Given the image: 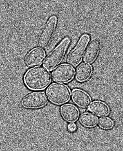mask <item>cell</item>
<instances>
[{"instance_id": "6da1fadb", "label": "cell", "mask_w": 123, "mask_h": 151, "mask_svg": "<svg viewBox=\"0 0 123 151\" xmlns=\"http://www.w3.org/2000/svg\"><path fill=\"white\" fill-rule=\"evenodd\" d=\"M26 86L33 91H41L47 87L51 82L50 73L46 68L35 67L27 71L23 78Z\"/></svg>"}, {"instance_id": "7a4b0ae2", "label": "cell", "mask_w": 123, "mask_h": 151, "mask_svg": "<svg viewBox=\"0 0 123 151\" xmlns=\"http://www.w3.org/2000/svg\"><path fill=\"white\" fill-rule=\"evenodd\" d=\"M70 43L71 40L69 37L63 40L45 60L44 63L45 68L49 71H52L59 66L64 57Z\"/></svg>"}, {"instance_id": "3957f363", "label": "cell", "mask_w": 123, "mask_h": 151, "mask_svg": "<svg viewBox=\"0 0 123 151\" xmlns=\"http://www.w3.org/2000/svg\"><path fill=\"white\" fill-rule=\"evenodd\" d=\"M46 95L50 102L57 105H61L70 100L71 91L66 85L61 83H53L46 90Z\"/></svg>"}, {"instance_id": "277c9868", "label": "cell", "mask_w": 123, "mask_h": 151, "mask_svg": "<svg viewBox=\"0 0 123 151\" xmlns=\"http://www.w3.org/2000/svg\"><path fill=\"white\" fill-rule=\"evenodd\" d=\"M57 22V17L52 16L44 26L38 38L37 45L40 48L45 49L48 47L55 32Z\"/></svg>"}, {"instance_id": "5b68a950", "label": "cell", "mask_w": 123, "mask_h": 151, "mask_svg": "<svg viewBox=\"0 0 123 151\" xmlns=\"http://www.w3.org/2000/svg\"><path fill=\"white\" fill-rule=\"evenodd\" d=\"M90 40V36L87 34L81 36L75 48L67 58V62L72 67H76L82 62L86 47Z\"/></svg>"}, {"instance_id": "8992f818", "label": "cell", "mask_w": 123, "mask_h": 151, "mask_svg": "<svg viewBox=\"0 0 123 151\" xmlns=\"http://www.w3.org/2000/svg\"><path fill=\"white\" fill-rule=\"evenodd\" d=\"M48 98L44 92H36L29 94L21 101L24 108L28 109H38L47 104Z\"/></svg>"}, {"instance_id": "52a82bcc", "label": "cell", "mask_w": 123, "mask_h": 151, "mask_svg": "<svg viewBox=\"0 0 123 151\" xmlns=\"http://www.w3.org/2000/svg\"><path fill=\"white\" fill-rule=\"evenodd\" d=\"M75 70L67 64H62L55 69L52 73L53 79L58 83H67L72 81L75 76Z\"/></svg>"}, {"instance_id": "ba28073f", "label": "cell", "mask_w": 123, "mask_h": 151, "mask_svg": "<svg viewBox=\"0 0 123 151\" xmlns=\"http://www.w3.org/2000/svg\"><path fill=\"white\" fill-rule=\"evenodd\" d=\"M46 53L41 48L36 47L32 49L27 55L25 63L30 67H36L41 65L45 61Z\"/></svg>"}, {"instance_id": "9c48e42d", "label": "cell", "mask_w": 123, "mask_h": 151, "mask_svg": "<svg viewBox=\"0 0 123 151\" xmlns=\"http://www.w3.org/2000/svg\"><path fill=\"white\" fill-rule=\"evenodd\" d=\"M101 46L100 40L98 39L92 40L86 49L84 56V61L88 64L93 63L98 57Z\"/></svg>"}, {"instance_id": "30bf717a", "label": "cell", "mask_w": 123, "mask_h": 151, "mask_svg": "<svg viewBox=\"0 0 123 151\" xmlns=\"http://www.w3.org/2000/svg\"><path fill=\"white\" fill-rule=\"evenodd\" d=\"M73 102L81 108H88L91 104L92 99L90 95L82 90L75 89L72 92Z\"/></svg>"}, {"instance_id": "8fae6325", "label": "cell", "mask_w": 123, "mask_h": 151, "mask_svg": "<svg viewBox=\"0 0 123 151\" xmlns=\"http://www.w3.org/2000/svg\"><path fill=\"white\" fill-rule=\"evenodd\" d=\"M60 112L63 119L70 123H74L79 117V112L75 106L71 104H66L61 107Z\"/></svg>"}, {"instance_id": "7c38bea8", "label": "cell", "mask_w": 123, "mask_h": 151, "mask_svg": "<svg viewBox=\"0 0 123 151\" xmlns=\"http://www.w3.org/2000/svg\"><path fill=\"white\" fill-rule=\"evenodd\" d=\"M89 110L95 115L100 117L107 116L110 114V110L108 106L102 101H93L89 106Z\"/></svg>"}, {"instance_id": "4fadbf2b", "label": "cell", "mask_w": 123, "mask_h": 151, "mask_svg": "<svg viewBox=\"0 0 123 151\" xmlns=\"http://www.w3.org/2000/svg\"><path fill=\"white\" fill-rule=\"evenodd\" d=\"M92 73V67L88 63H82L76 69V80L80 82L87 81L91 77Z\"/></svg>"}, {"instance_id": "5bb4252c", "label": "cell", "mask_w": 123, "mask_h": 151, "mask_svg": "<svg viewBox=\"0 0 123 151\" xmlns=\"http://www.w3.org/2000/svg\"><path fill=\"white\" fill-rule=\"evenodd\" d=\"M79 122L82 126L88 128H92L98 125V118L95 114L86 112L81 114Z\"/></svg>"}, {"instance_id": "9a60e30c", "label": "cell", "mask_w": 123, "mask_h": 151, "mask_svg": "<svg viewBox=\"0 0 123 151\" xmlns=\"http://www.w3.org/2000/svg\"><path fill=\"white\" fill-rule=\"evenodd\" d=\"M98 122L100 127L103 129H111L114 126V122L109 118H101Z\"/></svg>"}, {"instance_id": "2e32d148", "label": "cell", "mask_w": 123, "mask_h": 151, "mask_svg": "<svg viewBox=\"0 0 123 151\" xmlns=\"http://www.w3.org/2000/svg\"><path fill=\"white\" fill-rule=\"evenodd\" d=\"M68 128L70 132H73L75 131L76 130V126L74 123H71V124H70L69 125H68Z\"/></svg>"}]
</instances>
